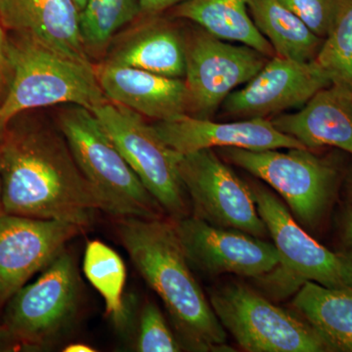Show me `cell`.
I'll return each instance as SVG.
<instances>
[{"instance_id":"obj_1","label":"cell","mask_w":352,"mask_h":352,"mask_svg":"<svg viewBox=\"0 0 352 352\" xmlns=\"http://www.w3.org/2000/svg\"><path fill=\"white\" fill-rule=\"evenodd\" d=\"M3 214L69 222L85 230L100 204L63 134L45 126L0 133Z\"/></svg>"},{"instance_id":"obj_2","label":"cell","mask_w":352,"mask_h":352,"mask_svg":"<svg viewBox=\"0 0 352 352\" xmlns=\"http://www.w3.org/2000/svg\"><path fill=\"white\" fill-rule=\"evenodd\" d=\"M118 234L143 279L160 296L180 342L193 351H227L226 331L196 281L173 221L119 219Z\"/></svg>"},{"instance_id":"obj_3","label":"cell","mask_w":352,"mask_h":352,"mask_svg":"<svg viewBox=\"0 0 352 352\" xmlns=\"http://www.w3.org/2000/svg\"><path fill=\"white\" fill-rule=\"evenodd\" d=\"M7 52L11 80L0 104V133L28 110L69 104L92 111L109 101L94 64L76 61L18 34L8 38Z\"/></svg>"},{"instance_id":"obj_4","label":"cell","mask_w":352,"mask_h":352,"mask_svg":"<svg viewBox=\"0 0 352 352\" xmlns=\"http://www.w3.org/2000/svg\"><path fill=\"white\" fill-rule=\"evenodd\" d=\"M57 124L101 210L118 219L162 217L163 208L91 111L71 105L58 115Z\"/></svg>"},{"instance_id":"obj_5","label":"cell","mask_w":352,"mask_h":352,"mask_svg":"<svg viewBox=\"0 0 352 352\" xmlns=\"http://www.w3.org/2000/svg\"><path fill=\"white\" fill-rule=\"evenodd\" d=\"M229 163L256 176L276 190L298 221L307 228L319 226L335 195L339 173L330 162L307 148L254 150L219 148Z\"/></svg>"},{"instance_id":"obj_6","label":"cell","mask_w":352,"mask_h":352,"mask_svg":"<svg viewBox=\"0 0 352 352\" xmlns=\"http://www.w3.org/2000/svg\"><path fill=\"white\" fill-rule=\"evenodd\" d=\"M210 302L221 325L245 351H331L307 321L247 285L235 282L217 287L210 291Z\"/></svg>"},{"instance_id":"obj_7","label":"cell","mask_w":352,"mask_h":352,"mask_svg":"<svg viewBox=\"0 0 352 352\" xmlns=\"http://www.w3.org/2000/svg\"><path fill=\"white\" fill-rule=\"evenodd\" d=\"M91 112L164 212L175 220L187 217L186 191L177 168L180 154L131 109L108 101Z\"/></svg>"},{"instance_id":"obj_8","label":"cell","mask_w":352,"mask_h":352,"mask_svg":"<svg viewBox=\"0 0 352 352\" xmlns=\"http://www.w3.org/2000/svg\"><path fill=\"white\" fill-rule=\"evenodd\" d=\"M80 294L74 259L69 252H61L36 281L10 298L4 324L7 333L28 346L52 344L76 318Z\"/></svg>"},{"instance_id":"obj_9","label":"cell","mask_w":352,"mask_h":352,"mask_svg":"<svg viewBox=\"0 0 352 352\" xmlns=\"http://www.w3.org/2000/svg\"><path fill=\"white\" fill-rule=\"evenodd\" d=\"M178 173L194 208V217L212 226L265 238L267 227L258 214L252 186L214 149L179 155Z\"/></svg>"},{"instance_id":"obj_10","label":"cell","mask_w":352,"mask_h":352,"mask_svg":"<svg viewBox=\"0 0 352 352\" xmlns=\"http://www.w3.org/2000/svg\"><path fill=\"white\" fill-rule=\"evenodd\" d=\"M226 41L204 32L185 43L190 116L210 119L236 87L249 82L267 63L254 48Z\"/></svg>"},{"instance_id":"obj_11","label":"cell","mask_w":352,"mask_h":352,"mask_svg":"<svg viewBox=\"0 0 352 352\" xmlns=\"http://www.w3.org/2000/svg\"><path fill=\"white\" fill-rule=\"evenodd\" d=\"M258 214L274 241L287 274L302 286L311 281L329 288L352 289V258L331 252L296 221L286 206L270 190L252 186Z\"/></svg>"},{"instance_id":"obj_12","label":"cell","mask_w":352,"mask_h":352,"mask_svg":"<svg viewBox=\"0 0 352 352\" xmlns=\"http://www.w3.org/2000/svg\"><path fill=\"white\" fill-rule=\"evenodd\" d=\"M173 223L188 263L208 274L258 278L281 264L276 247L251 234L212 226L194 215Z\"/></svg>"},{"instance_id":"obj_13","label":"cell","mask_w":352,"mask_h":352,"mask_svg":"<svg viewBox=\"0 0 352 352\" xmlns=\"http://www.w3.org/2000/svg\"><path fill=\"white\" fill-rule=\"evenodd\" d=\"M82 231L59 220L0 215V303L10 300Z\"/></svg>"},{"instance_id":"obj_14","label":"cell","mask_w":352,"mask_h":352,"mask_svg":"<svg viewBox=\"0 0 352 352\" xmlns=\"http://www.w3.org/2000/svg\"><path fill=\"white\" fill-rule=\"evenodd\" d=\"M332 83L327 72L315 60L298 62L273 56L244 87L227 96L222 108L230 117L265 118L302 107Z\"/></svg>"},{"instance_id":"obj_15","label":"cell","mask_w":352,"mask_h":352,"mask_svg":"<svg viewBox=\"0 0 352 352\" xmlns=\"http://www.w3.org/2000/svg\"><path fill=\"white\" fill-rule=\"evenodd\" d=\"M153 127L162 140L180 155L226 147L254 151L307 148L265 118L215 122L185 113L175 119L160 120Z\"/></svg>"},{"instance_id":"obj_16","label":"cell","mask_w":352,"mask_h":352,"mask_svg":"<svg viewBox=\"0 0 352 352\" xmlns=\"http://www.w3.org/2000/svg\"><path fill=\"white\" fill-rule=\"evenodd\" d=\"M80 11L74 0H0V22L76 61L92 64L80 31Z\"/></svg>"},{"instance_id":"obj_17","label":"cell","mask_w":352,"mask_h":352,"mask_svg":"<svg viewBox=\"0 0 352 352\" xmlns=\"http://www.w3.org/2000/svg\"><path fill=\"white\" fill-rule=\"evenodd\" d=\"M95 71L104 94L113 103L157 122L189 115L185 80L107 62L95 66Z\"/></svg>"},{"instance_id":"obj_18","label":"cell","mask_w":352,"mask_h":352,"mask_svg":"<svg viewBox=\"0 0 352 352\" xmlns=\"http://www.w3.org/2000/svg\"><path fill=\"white\" fill-rule=\"evenodd\" d=\"M271 122L307 149L330 146L352 155V92L347 85L332 83L298 112L279 115Z\"/></svg>"},{"instance_id":"obj_19","label":"cell","mask_w":352,"mask_h":352,"mask_svg":"<svg viewBox=\"0 0 352 352\" xmlns=\"http://www.w3.org/2000/svg\"><path fill=\"white\" fill-rule=\"evenodd\" d=\"M105 62L168 78L185 76V43L170 25H141L116 44Z\"/></svg>"},{"instance_id":"obj_20","label":"cell","mask_w":352,"mask_h":352,"mask_svg":"<svg viewBox=\"0 0 352 352\" xmlns=\"http://www.w3.org/2000/svg\"><path fill=\"white\" fill-rule=\"evenodd\" d=\"M293 307L331 351L352 352V289L303 282Z\"/></svg>"},{"instance_id":"obj_21","label":"cell","mask_w":352,"mask_h":352,"mask_svg":"<svg viewBox=\"0 0 352 352\" xmlns=\"http://www.w3.org/2000/svg\"><path fill=\"white\" fill-rule=\"evenodd\" d=\"M248 3L249 0H186L176 6V15L200 25L212 36L273 57L274 50L254 25Z\"/></svg>"},{"instance_id":"obj_22","label":"cell","mask_w":352,"mask_h":352,"mask_svg":"<svg viewBox=\"0 0 352 352\" xmlns=\"http://www.w3.org/2000/svg\"><path fill=\"white\" fill-rule=\"evenodd\" d=\"M250 14L276 56L298 62L314 61L324 39L310 31L280 0H249Z\"/></svg>"},{"instance_id":"obj_23","label":"cell","mask_w":352,"mask_h":352,"mask_svg":"<svg viewBox=\"0 0 352 352\" xmlns=\"http://www.w3.org/2000/svg\"><path fill=\"white\" fill-rule=\"evenodd\" d=\"M83 272L103 298L106 314L116 326L122 327L127 316L124 300L126 268L120 254L101 241H89L83 258Z\"/></svg>"},{"instance_id":"obj_24","label":"cell","mask_w":352,"mask_h":352,"mask_svg":"<svg viewBox=\"0 0 352 352\" xmlns=\"http://www.w3.org/2000/svg\"><path fill=\"white\" fill-rule=\"evenodd\" d=\"M141 14L138 0H87L80 11V31L88 55L107 47L122 25Z\"/></svg>"},{"instance_id":"obj_25","label":"cell","mask_w":352,"mask_h":352,"mask_svg":"<svg viewBox=\"0 0 352 352\" xmlns=\"http://www.w3.org/2000/svg\"><path fill=\"white\" fill-rule=\"evenodd\" d=\"M333 83L352 85V0H337L335 17L315 58Z\"/></svg>"},{"instance_id":"obj_26","label":"cell","mask_w":352,"mask_h":352,"mask_svg":"<svg viewBox=\"0 0 352 352\" xmlns=\"http://www.w3.org/2000/svg\"><path fill=\"white\" fill-rule=\"evenodd\" d=\"M182 344L168 328L160 308L146 303L140 315L136 351L140 352H177Z\"/></svg>"},{"instance_id":"obj_27","label":"cell","mask_w":352,"mask_h":352,"mask_svg":"<svg viewBox=\"0 0 352 352\" xmlns=\"http://www.w3.org/2000/svg\"><path fill=\"white\" fill-rule=\"evenodd\" d=\"M319 38L327 36L335 17L337 0H280Z\"/></svg>"},{"instance_id":"obj_28","label":"cell","mask_w":352,"mask_h":352,"mask_svg":"<svg viewBox=\"0 0 352 352\" xmlns=\"http://www.w3.org/2000/svg\"><path fill=\"white\" fill-rule=\"evenodd\" d=\"M7 47H8V38L6 34V29L0 22V104L6 96L11 80V69Z\"/></svg>"},{"instance_id":"obj_29","label":"cell","mask_w":352,"mask_h":352,"mask_svg":"<svg viewBox=\"0 0 352 352\" xmlns=\"http://www.w3.org/2000/svg\"><path fill=\"white\" fill-rule=\"evenodd\" d=\"M141 14L147 16L157 15L173 6H179L186 0H138Z\"/></svg>"},{"instance_id":"obj_30","label":"cell","mask_w":352,"mask_h":352,"mask_svg":"<svg viewBox=\"0 0 352 352\" xmlns=\"http://www.w3.org/2000/svg\"><path fill=\"white\" fill-rule=\"evenodd\" d=\"M344 241L346 245H349V254L352 258V210L346 212V217L344 219Z\"/></svg>"},{"instance_id":"obj_31","label":"cell","mask_w":352,"mask_h":352,"mask_svg":"<svg viewBox=\"0 0 352 352\" xmlns=\"http://www.w3.org/2000/svg\"><path fill=\"white\" fill-rule=\"evenodd\" d=\"M64 352H94V347L83 344H72L63 349Z\"/></svg>"},{"instance_id":"obj_32","label":"cell","mask_w":352,"mask_h":352,"mask_svg":"<svg viewBox=\"0 0 352 352\" xmlns=\"http://www.w3.org/2000/svg\"><path fill=\"white\" fill-rule=\"evenodd\" d=\"M347 196H349V201L352 205V170L349 176V179H347Z\"/></svg>"},{"instance_id":"obj_33","label":"cell","mask_w":352,"mask_h":352,"mask_svg":"<svg viewBox=\"0 0 352 352\" xmlns=\"http://www.w3.org/2000/svg\"><path fill=\"white\" fill-rule=\"evenodd\" d=\"M74 1H75L76 6H78V10L82 11L85 8L87 0H74Z\"/></svg>"},{"instance_id":"obj_34","label":"cell","mask_w":352,"mask_h":352,"mask_svg":"<svg viewBox=\"0 0 352 352\" xmlns=\"http://www.w3.org/2000/svg\"><path fill=\"white\" fill-rule=\"evenodd\" d=\"M3 214V210H2V203H1V180H0V215Z\"/></svg>"},{"instance_id":"obj_35","label":"cell","mask_w":352,"mask_h":352,"mask_svg":"<svg viewBox=\"0 0 352 352\" xmlns=\"http://www.w3.org/2000/svg\"><path fill=\"white\" fill-rule=\"evenodd\" d=\"M351 92H352V85H351Z\"/></svg>"}]
</instances>
